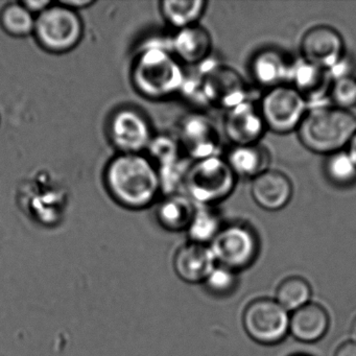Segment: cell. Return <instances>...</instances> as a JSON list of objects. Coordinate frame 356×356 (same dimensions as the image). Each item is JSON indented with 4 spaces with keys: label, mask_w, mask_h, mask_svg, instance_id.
Returning <instances> with one entry per match:
<instances>
[{
    "label": "cell",
    "mask_w": 356,
    "mask_h": 356,
    "mask_svg": "<svg viewBox=\"0 0 356 356\" xmlns=\"http://www.w3.org/2000/svg\"><path fill=\"white\" fill-rule=\"evenodd\" d=\"M104 181L115 202L131 210L149 207L162 191L157 166L143 154H118L112 158Z\"/></svg>",
    "instance_id": "6da1fadb"
},
{
    "label": "cell",
    "mask_w": 356,
    "mask_h": 356,
    "mask_svg": "<svg viewBox=\"0 0 356 356\" xmlns=\"http://www.w3.org/2000/svg\"><path fill=\"white\" fill-rule=\"evenodd\" d=\"M355 132V114L333 105L308 108L297 129L298 138L308 151L328 156L347 149Z\"/></svg>",
    "instance_id": "7a4b0ae2"
},
{
    "label": "cell",
    "mask_w": 356,
    "mask_h": 356,
    "mask_svg": "<svg viewBox=\"0 0 356 356\" xmlns=\"http://www.w3.org/2000/svg\"><path fill=\"white\" fill-rule=\"evenodd\" d=\"M132 82L139 95L153 101L168 99L180 92L186 83L181 62L170 49L149 45L134 60Z\"/></svg>",
    "instance_id": "3957f363"
},
{
    "label": "cell",
    "mask_w": 356,
    "mask_h": 356,
    "mask_svg": "<svg viewBox=\"0 0 356 356\" xmlns=\"http://www.w3.org/2000/svg\"><path fill=\"white\" fill-rule=\"evenodd\" d=\"M236 180L226 159L212 156L191 163L183 185L197 205L213 206L232 195Z\"/></svg>",
    "instance_id": "277c9868"
},
{
    "label": "cell",
    "mask_w": 356,
    "mask_h": 356,
    "mask_svg": "<svg viewBox=\"0 0 356 356\" xmlns=\"http://www.w3.org/2000/svg\"><path fill=\"white\" fill-rule=\"evenodd\" d=\"M33 35L44 51L60 55L80 44L84 35V24L79 12L57 1L36 16Z\"/></svg>",
    "instance_id": "5b68a950"
},
{
    "label": "cell",
    "mask_w": 356,
    "mask_h": 356,
    "mask_svg": "<svg viewBox=\"0 0 356 356\" xmlns=\"http://www.w3.org/2000/svg\"><path fill=\"white\" fill-rule=\"evenodd\" d=\"M266 130L276 134L297 131L308 110V103L291 85L268 89L259 105Z\"/></svg>",
    "instance_id": "8992f818"
},
{
    "label": "cell",
    "mask_w": 356,
    "mask_h": 356,
    "mask_svg": "<svg viewBox=\"0 0 356 356\" xmlns=\"http://www.w3.org/2000/svg\"><path fill=\"white\" fill-rule=\"evenodd\" d=\"M258 245L253 229L238 222L222 227L210 248L218 264L236 272L253 264L257 257Z\"/></svg>",
    "instance_id": "52a82bcc"
},
{
    "label": "cell",
    "mask_w": 356,
    "mask_h": 356,
    "mask_svg": "<svg viewBox=\"0 0 356 356\" xmlns=\"http://www.w3.org/2000/svg\"><path fill=\"white\" fill-rule=\"evenodd\" d=\"M243 327L248 335L262 345H274L289 332V312L276 300L258 299L243 312Z\"/></svg>",
    "instance_id": "ba28073f"
},
{
    "label": "cell",
    "mask_w": 356,
    "mask_h": 356,
    "mask_svg": "<svg viewBox=\"0 0 356 356\" xmlns=\"http://www.w3.org/2000/svg\"><path fill=\"white\" fill-rule=\"evenodd\" d=\"M199 90L206 103L229 110L248 101V88L241 74L225 65H209L202 72Z\"/></svg>",
    "instance_id": "9c48e42d"
},
{
    "label": "cell",
    "mask_w": 356,
    "mask_h": 356,
    "mask_svg": "<svg viewBox=\"0 0 356 356\" xmlns=\"http://www.w3.org/2000/svg\"><path fill=\"white\" fill-rule=\"evenodd\" d=\"M108 133L120 154H143L154 138L147 116L134 108H122L114 112Z\"/></svg>",
    "instance_id": "30bf717a"
},
{
    "label": "cell",
    "mask_w": 356,
    "mask_h": 356,
    "mask_svg": "<svg viewBox=\"0 0 356 356\" xmlns=\"http://www.w3.org/2000/svg\"><path fill=\"white\" fill-rule=\"evenodd\" d=\"M300 51L303 61L330 70L345 57V43L334 28L318 24L304 33Z\"/></svg>",
    "instance_id": "8fae6325"
},
{
    "label": "cell",
    "mask_w": 356,
    "mask_h": 356,
    "mask_svg": "<svg viewBox=\"0 0 356 356\" xmlns=\"http://www.w3.org/2000/svg\"><path fill=\"white\" fill-rule=\"evenodd\" d=\"M220 145V132L208 116L195 113L183 120L181 145L195 161L218 156Z\"/></svg>",
    "instance_id": "7c38bea8"
},
{
    "label": "cell",
    "mask_w": 356,
    "mask_h": 356,
    "mask_svg": "<svg viewBox=\"0 0 356 356\" xmlns=\"http://www.w3.org/2000/svg\"><path fill=\"white\" fill-rule=\"evenodd\" d=\"M266 127L259 107L245 101L227 110L224 133L233 145H251L259 143Z\"/></svg>",
    "instance_id": "4fadbf2b"
},
{
    "label": "cell",
    "mask_w": 356,
    "mask_h": 356,
    "mask_svg": "<svg viewBox=\"0 0 356 356\" xmlns=\"http://www.w3.org/2000/svg\"><path fill=\"white\" fill-rule=\"evenodd\" d=\"M293 195L291 179L280 170L268 168L252 179L254 202L266 211H279L289 205Z\"/></svg>",
    "instance_id": "5bb4252c"
},
{
    "label": "cell",
    "mask_w": 356,
    "mask_h": 356,
    "mask_svg": "<svg viewBox=\"0 0 356 356\" xmlns=\"http://www.w3.org/2000/svg\"><path fill=\"white\" fill-rule=\"evenodd\" d=\"M216 266L210 245L193 241L181 247L174 258V268L179 278L191 284L205 282Z\"/></svg>",
    "instance_id": "9a60e30c"
},
{
    "label": "cell",
    "mask_w": 356,
    "mask_h": 356,
    "mask_svg": "<svg viewBox=\"0 0 356 356\" xmlns=\"http://www.w3.org/2000/svg\"><path fill=\"white\" fill-rule=\"evenodd\" d=\"M170 51L180 62L189 65L203 64L211 54V36L199 24L178 30L170 42Z\"/></svg>",
    "instance_id": "2e32d148"
},
{
    "label": "cell",
    "mask_w": 356,
    "mask_h": 356,
    "mask_svg": "<svg viewBox=\"0 0 356 356\" xmlns=\"http://www.w3.org/2000/svg\"><path fill=\"white\" fill-rule=\"evenodd\" d=\"M293 64L276 49L259 51L251 62V74L255 82L266 89L286 84L291 81Z\"/></svg>",
    "instance_id": "e0dca14e"
},
{
    "label": "cell",
    "mask_w": 356,
    "mask_h": 356,
    "mask_svg": "<svg viewBox=\"0 0 356 356\" xmlns=\"http://www.w3.org/2000/svg\"><path fill=\"white\" fill-rule=\"evenodd\" d=\"M329 328L326 310L316 303L306 304L289 316V332L298 341L314 343L320 341Z\"/></svg>",
    "instance_id": "ac0fdd59"
},
{
    "label": "cell",
    "mask_w": 356,
    "mask_h": 356,
    "mask_svg": "<svg viewBox=\"0 0 356 356\" xmlns=\"http://www.w3.org/2000/svg\"><path fill=\"white\" fill-rule=\"evenodd\" d=\"M291 86L307 103L320 101L329 95L332 79L328 70L312 65L305 61L293 64L291 76Z\"/></svg>",
    "instance_id": "d6986e66"
},
{
    "label": "cell",
    "mask_w": 356,
    "mask_h": 356,
    "mask_svg": "<svg viewBox=\"0 0 356 356\" xmlns=\"http://www.w3.org/2000/svg\"><path fill=\"white\" fill-rule=\"evenodd\" d=\"M197 204L187 195L174 193L166 195L156 209V218L164 229L172 232L187 230L195 216Z\"/></svg>",
    "instance_id": "ffe728a7"
},
{
    "label": "cell",
    "mask_w": 356,
    "mask_h": 356,
    "mask_svg": "<svg viewBox=\"0 0 356 356\" xmlns=\"http://www.w3.org/2000/svg\"><path fill=\"white\" fill-rule=\"evenodd\" d=\"M225 159L235 176L243 178L254 179L270 168V153L259 143L233 145Z\"/></svg>",
    "instance_id": "44dd1931"
},
{
    "label": "cell",
    "mask_w": 356,
    "mask_h": 356,
    "mask_svg": "<svg viewBox=\"0 0 356 356\" xmlns=\"http://www.w3.org/2000/svg\"><path fill=\"white\" fill-rule=\"evenodd\" d=\"M204 0H164L160 6L165 22L177 30L195 26L205 13Z\"/></svg>",
    "instance_id": "7402d4cb"
},
{
    "label": "cell",
    "mask_w": 356,
    "mask_h": 356,
    "mask_svg": "<svg viewBox=\"0 0 356 356\" xmlns=\"http://www.w3.org/2000/svg\"><path fill=\"white\" fill-rule=\"evenodd\" d=\"M222 227V220L213 206L197 205L195 216L186 231L191 241L207 245L212 243Z\"/></svg>",
    "instance_id": "603a6c76"
},
{
    "label": "cell",
    "mask_w": 356,
    "mask_h": 356,
    "mask_svg": "<svg viewBox=\"0 0 356 356\" xmlns=\"http://www.w3.org/2000/svg\"><path fill=\"white\" fill-rule=\"evenodd\" d=\"M36 17L22 3H12L0 12V26L10 36L24 38L34 34Z\"/></svg>",
    "instance_id": "cb8c5ba5"
},
{
    "label": "cell",
    "mask_w": 356,
    "mask_h": 356,
    "mask_svg": "<svg viewBox=\"0 0 356 356\" xmlns=\"http://www.w3.org/2000/svg\"><path fill=\"white\" fill-rule=\"evenodd\" d=\"M312 289L301 277H289L281 282L276 291V301L287 312H295L309 303Z\"/></svg>",
    "instance_id": "d4e9b609"
},
{
    "label": "cell",
    "mask_w": 356,
    "mask_h": 356,
    "mask_svg": "<svg viewBox=\"0 0 356 356\" xmlns=\"http://www.w3.org/2000/svg\"><path fill=\"white\" fill-rule=\"evenodd\" d=\"M325 172L329 180L339 186H349L356 181V165L347 151L329 155Z\"/></svg>",
    "instance_id": "484cf974"
},
{
    "label": "cell",
    "mask_w": 356,
    "mask_h": 356,
    "mask_svg": "<svg viewBox=\"0 0 356 356\" xmlns=\"http://www.w3.org/2000/svg\"><path fill=\"white\" fill-rule=\"evenodd\" d=\"M329 95L335 107L351 109L356 105V78L350 76L333 80Z\"/></svg>",
    "instance_id": "4316f807"
},
{
    "label": "cell",
    "mask_w": 356,
    "mask_h": 356,
    "mask_svg": "<svg viewBox=\"0 0 356 356\" xmlns=\"http://www.w3.org/2000/svg\"><path fill=\"white\" fill-rule=\"evenodd\" d=\"M204 283L214 295L225 296L234 291L237 278L234 270L220 264H216V268Z\"/></svg>",
    "instance_id": "83f0119b"
},
{
    "label": "cell",
    "mask_w": 356,
    "mask_h": 356,
    "mask_svg": "<svg viewBox=\"0 0 356 356\" xmlns=\"http://www.w3.org/2000/svg\"><path fill=\"white\" fill-rule=\"evenodd\" d=\"M22 3L36 17L39 14L45 11L49 6L53 5V1H49V0H26V1H22Z\"/></svg>",
    "instance_id": "f1b7e54d"
},
{
    "label": "cell",
    "mask_w": 356,
    "mask_h": 356,
    "mask_svg": "<svg viewBox=\"0 0 356 356\" xmlns=\"http://www.w3.org/2000/svg\"><path fill=\"white\" fill-rule=\"evenodd\" d=\"M58 3H61L62 6L68 8V9L79 12L80 10H84L95 5V0H61Z\"/></svg>",
    "instance_id": "f546056e"
},
{
    "label": "cell",
    "mask_w": 356,
    "mask_h": 356,
    "mask_svg": "<svg viewBox=\"0 0 356 356\" xmlns=\"http://www.w3.org/2000/svg\"><path fill=\"white\" fill-rule=\"evenodd\" d=\"M335 356H356V343L349 341V343H343L337 349Z\"/></svg>",
    "instance_id": "4dcf8cb0"
},
{
    "label": "cell",
    "mask_w": 356,
    "mask_h": 356,
    "mask_svg": "<svg viewBox=\"0 0 356 356\" xmlns=\"http://www.w3.org/2000/svg\"><path fill=\"white\" fill-rule=\"evenodd\" d=\"M347 153L349 154L350 157L356 165V132L350 140L349 145H348Z\"/></svg>",
    "instance_id": "1f68e13d"
},
{
    "label": "cell",
    "mask_w": 356,
    "mask_h": 356,
    "mask_svg": "<svg viewBox=\"0 0 356 356\" xmlns=\"http://www.w3.org/2000/svg\"><path fill=\"white\" fill-rule=\"evenodd\" d=\"M350 337H351L352 341L356 343V318L352 322L351 328H350Z\"/></svg>",
    "instance_id": "d6a6232c"
},
{
    "label": "cell",
    "mask_w": 356,
    "mask_h": 356,
    "mask_svg": "<svg viewBox=\"0 0 356 356\" xmlns=\"http://www.w3.org/2000/svg\"><path fill=\"white\" fill-rule=\"evenodd\" d=\"M291 356H309V355H306V354H293V355H291Z\"/></svg>",
    "instance_id": "836d02e7"
}]
</instances>
